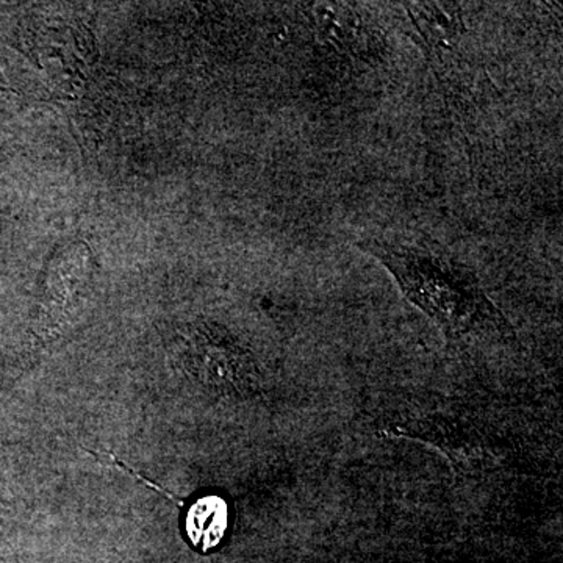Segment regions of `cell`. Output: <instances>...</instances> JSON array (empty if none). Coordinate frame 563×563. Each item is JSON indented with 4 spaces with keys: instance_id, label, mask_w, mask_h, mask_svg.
Listing matches in <instances>:
<instances>
[{
    "instance_id": "7a4b0ae2",
    "label": "cell",
    "mask_w": 563,
    "mask_h": 563,
    "mask_svg": "<svg viewBox=\"0 0 563 563\" xmlns=\"http://www.w3.org/2000/svg\"><path fill=\"white\" fill-rule=\"evenodd\" d=\"M227 529V506L221 497L207 496L194 503L187 517V532L194 548L210 551Z\"/></svg>"
},
{
    "instance_id": "6da1fadb",
    "label": "cell",
    "mask_w": 563,
    "mask_h": 563,
    "mask_svg": "<svg viewBox=\"0 0 563 563\" xmlns=\"http://www.w3.org/2000/svg\"><path fill=\"white\" fill-rule=\"evenodd\" d=\"M357 244L392 272L405 298L435 321L447 337L496 326V310L473 272L440 249L377 238Z\"/></svg>"
}]
</instances>
